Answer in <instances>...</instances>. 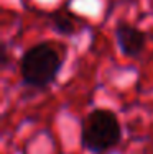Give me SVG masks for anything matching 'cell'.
Wrapping results in <instances>:
<instances>
[{
	"mask_svg": "<svg viewBox=\"0 0 153 154\" xmlns=\"http://www.w3.org/2000/svg\"><path fill=\"white\" fill-rule=\"evenodd\" d=\"M0 64L5 67L8 64V51H7V46L2 45V49H0Z\"/></svg>",
	"mask_w": 153,
	"mask_h": 154,
	"instance_id": "5",
	"label": "cell"
},
{
	"mask_svg": "<svg viewBox=\"0 0 153 154\" xmlns=\"http://www.w3.org/2000/svg\"><path fill=\"white\" fill-rule=\"evenodd\" d=\"M122 139L119 116L109 108H94L81 123V143L89 152L100 154L115 148Z\"/></svg>",
	"mask_w": 153,
	"mask_h": 154,
	"instance_id": "2",
	"label": "cell"
},
{
	"mask_svg": "<svg viewBox=\"0 0 153 154\" xmlns=\"http://www.w3.org/2000/svg\"><path fill=\"white\" fill-rule=\"evenodd\" d=\"M115 41L123 56L138 57L147 45V33L127 21H120L115 26Z\"/></svg>",
	"mask_w": 153,
	"mask_h": 154,
	"instance_id": "3",
	"label": "cell"
},
{
	"mask_svg": "<svg viewBox=\"0 0 153 154\" xmlns=\"http://www.w3.org/2000/svg\"><path fill=\"white\" fill-rule=\"evenodd\" d=\"M64 62V48L54 41L30 46L20 59V75L27 87L45 89L56 80Z\"/></svg>",
	"mask_w": 153,
	"mask_h": 154,
	"instance_id": "1",
	"label": "cell"
},
{
	"mask_svg": "<svg viewBox=\"0 0 153 154\" xmlns=\"http://www.w3.org/2000/svg\"><path fill=\"white\" fill-rule=\"evenodd\" d=\"M51 26L54 28L56 33H59L63 36H71L78 30L74 18L64 10H56V12L51 13Z\"/></svg>",
	"mask_w": 153,
	"mask_h": 154,
	"instance_id": "4",
	"label": "cell"
}]
</instances>
